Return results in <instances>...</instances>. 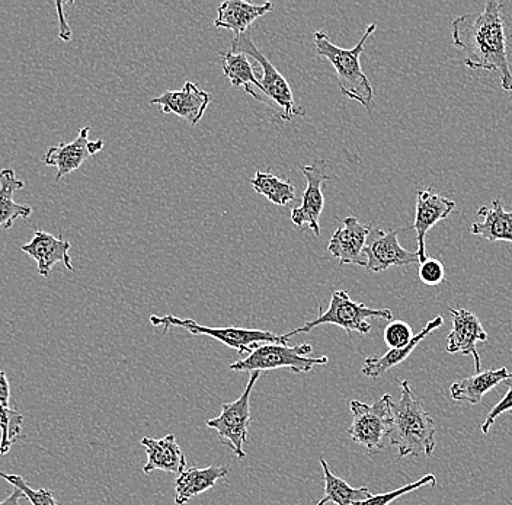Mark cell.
Returning a JSON list of instances; mask_svg holds the SVG:
<instances>
[{
    "label": "cell",
    "instance_id": "1",
    "mask_svg": "<svg viewBox=\"0 0 512 505\" xmlns=\"http://www.w3.org/2000/svg\"><path fill=\"white\" fill-rule=\"evenodd\" d=\"M504 8V3L489 0L483 11L454 19L451 33L454 46L464 53V65L473 70L498 73L501 88L512 92Z\"/></svg>",
    "mask_w": 512,
    "mask_h": 505
},
{
    "label": "cell",
    "instance_id": "2",
    "mask_svg": "<svg viewBox=\"0 0 512 505\" xmlns=\"http://www.w3.org/2000/svg\"><path fill=\"white\" fill-rule=\"evenodd\" d=\"M400 399L390 408L389 441L398 447L399 459L408 456H431L435 450V423L416 398L408 380H400Z\"/></svg>",
    "mask_w": 512,
    "mask_h": 505
},
{
    "label": "cell",
    "instance_id": "3",
    "mask_svg": "<svg viewBox=\"0 0 512 505\" xmlns=\"http://www.w3.org/2000/svg\"><path fill=\"white\" fill-rule=\"evenodd\" d=\"M376 28V24L368 25L366 33L358 41L357 46L350 50L335 46L329 40L328 34L323 31L315 33L316 53L334 66L336 76H338V85L344 97L360 102L367 110H370L371 104H373L374 91L366 73L361 69L360 57L366 49L368 38L374 34Z\"/></svg>",
    "mask_w": 512,
    "mask_h": 505
},
{
    "label": "cell",
    "instance_id": "4",
    "mask_svg": "<svg viewBox=\"0 0 512 505\" xmlns=\"http://www.w3.org/2000/svg\"><path fill=\"white\" fill-rule=\"evenodd\" d=\"M232 53L246 54L252 57L259 67H261V79L259 83L262 86V97H264V105L272 108L275 115L284 123H290L294 117H303L306 115L304 108L299 107L294 101L293 91L288 85L287 79L278 72L277 67L272 65L270 60L258 50L252 40L251 34H240L233 37Z\"/></svg>",
    "mask_w": 512,
    "mask_h": 505
},
{
    "label": "cell",
    "instance_id": "5",
    "mask_svg": "<svg viewBox=\"0 0 512 505\" xmlns=\"http://www.w3.org/2000/svg\"><path fill=\"white\" fill-rule=\"evenodd\" d=\"M313 347L310 344L288 347L283 344H259L245 359L230 364L229 369L238 373L270 372L288 369L293 373H310L316 366L328 364V357H309Z\"/></svg>",
    "mask_w": 512,
    "mask_h": 505
},
{
    "label": "cell",
    "instance_id": "6",
    "mask_svg": "<svg viewBox=\"0 0 512 505\" xmlns=\"http://www.w3.org/2000/svg\"><path fill=\"white\" fill-rule=\"evenodd\" d=\"M150 322L155 326H160L163 332H168L171 328H182L192 335H207L238 351L239 356L248 357L259 344H288L286 334L275 335L270 331H261V329H245L229 326V328H213V326H204L195 322L194 319H181L175 315L150 316Z\"/></svg>",
    "mask_w": 512,
    "mask_h": 505
},
{
    "label": "cell",
    "instance_id": "7",
    "mask_svg": "<svg viewBox=\"0 0 512 505\" xmlns=\"http://www.w3.org/2000/svg\"><path fill=\"white\" fill-rule=\"evenodd\" d=\"M370 318L386 319L392 321L393 313L390 309H371L363 303L354 302L350 294L344 290H335L332 292L331 303L326 312L320 310L319 316L313 321L307 322L300 328L287 332L286 337L290 340L294 335L307 334L313 328L320 325H335L345 329L348 335L352 332L358 334H370L371 324L368 322Z\"/></svg>",
    "mask_w": 512,
    "mask_h": 505
},
{
    "label": "cell",
    "instance_id": "8",
    "mask_svg": "<svg viewBox=\"0 0 512 505\" xmlns=\"http://www.w3.org/2000/svg\"><path fill=\"white\" fill-rule=\"evenodd\" d=\"M392 402V395L389 393L371 405L360 401L350 402L352 424L348 428V436L354 443L363 446L368 455L373 456L386 449L384 441L389 439Z\"/></svg>",
    "mask_w": 512,
    "mask_h": 505
},
{
    "label": "cell",
    "instance_id": "9",
    "mask_svg": "<svg viewBox=\"0 0 512 505\" xmlns=\"http://www.w3.org/2000/svg\"><path fill=\"white\" fill-rule=\"evenodd\" d=\"M259 376H261L259 372L251 373L240 398L235 402L223 404L222 414L206 423L208 428L217 431L220 440L233 450L238 459H245L246 456L243 444L248 440L249 427L252 423L251 395Z\"/></svg>",
    "mask_w": 512,
    "mask_h": 505
},
{
    "label": "cell",
    "instance_id": "10",
    "mask_svg": "<svg viewBox=\"0 0 512 505\" xmlns=\"http://www.w3.org/2000/svg\"><path fill=\"white\" fill-rule=\"evenodd\" d=\"M306 178V190L302 197V204L291 210V222L299 229H310L315 236L320 235L319 219L325 207L323 198V185L331 180L326 172V162L319 161L312 165L299 166Z\"/></svg>",
    "mask_w": 512,
    "mask_h": 505
},
{
    "label": "cell",
    "instance_id": "11",
    "mask_svg": "<svg viewBox=\"0 0 512 505\" xmlns=\"http://www.w3.org/2000/svg\"><path fill=\"white\" fill-rule=\"evenodd\" d=\"M409 229H412V226L405 229L389 230V232L380 229L371 230L366 248H364L367 270L380 273V271H386L393 267L421 264L418 252L406 251L399 244V233Z\"/></svg>",
    "mask_w": 512,
    "mask_h": 505
},
{
    "label": "cell",
    "instance_id": "12",
    "mask_svg": "<svg viewBox=\"0 0 512 505\" xmlns=\"http://www.w3.org/2000/svg\"><path fill=\"white\" fill-rule=\"evenodd\" d=\"M451 313L453 328L447 335V353L473 356L476 373H480V356L478 343H486L488 334L483 329L478 315L467 309H448Z\"/></svg>",
    "mask_w": 512,
    "mask_h": 505
},
{
    "label": "cell",
    "instance_id": "13",
    "mask_svg": "<svg viewBox=\"0 0 512 505\" xmlns=\"http://www.w3.org/2000/svg\"><path fill=\"white\" fill-rule=\"evenodd\" d=\"M211 94L203 91L197 83L187 82L179 91H166L160 97L152 99L150 104L159 105L165 114H175L194 127L203 120Z\"/></svg>",
    "mask_w": 512,
    "mask_h": 505
},
{
    "label": "cell",
    "instance_id": "14",
    "mask_svg": "<svg viewBox=\"0 0 512 505\" xmlns=\"http://www.w3.org/2000/svg\"><path fill=\"white\" fill-rule=\"evenodd\" d=\"M456 209V203L450 198L440 196L432 188L416 191V213L412 229L416 232L418 242V255L421 264L427 261V248H425V236L438 222L447 219Z\"/></svg>",
    "mask_w": 512,
    "mask_h": 505
},
{
    "label": "cell",
    "instance_id": "15",
    "mask_svg": "<svg viewBox=\"0 0 512 505\" xmlns=\"http://www.w3.org/2000/svg\"><path fill=\"white\" fill-rule=\"evenodd\" d=\"M371 230V225H363L357 217H347L329 241V254L334 255L341 265H360L366 268L364 248Z\"/></svg>",
    "mask_w": 512,
    "mask_h": 505
},
{
    "label": "cell",
    "instance_id": "16",
    "mask_svg": "<svg viewBox=\"0 0 512 505\" xmlns=\"http://www.w3.org/2000/svg\"><path fill=\"white\" fill-rule=\"evenodd\" d=\"M69 241L56 238L44 230H37L34 238L28 244L22 245V252L37 262V271L41 277L50 278L53 267L59 262L66 265L67 270L73 271L72 260H70Z\"/></svg>",
    "mask_w": 512,
    "mask_h": 505
},
{
    "label": "cell",
    "instance_id": "17",
    "mask_svg": "<svg viewBox=\"0 0 512 505\" xmlns=\"http://www.w3.org/2000/svg\"><path fill=\"white\" fill-rule=\"evenodd\" d=\"M89 131L91 127L80 129L78 137L70 143H60L57 146H51L44 155V163L47 166L57 168V175L54 182H59L62 178L78 171L80 166L91 158L89 152Z\"/></svg>",
    "mask_w": 512,
    "mask_h": 505
},
{
    "label": "cell",
    "instance_id": "18",
    "mask_svg": "<svg viewBox=\"0 0 512 505\" xmlns=\"http://www.w3.org/2000/svg\"><path fill=\"white\" fill-rule=\"evenodd\" d=\"M142 446L146 449L147 463L143 466L146 475L155 471L176 473L185 472L187 459L179 444L176 443L174 434H168L163 439H150L144 437Z\"/></svg>",
    "mask_w": 512,
    "mask_h": 505
},
{
    "label": "cell",
    "instance_id": "19",
    "mask_svg": "<svg viewBox=\"0 0 512 505\" xmlns=\"http://www.w3.org/2000/svg\"><path fill=\"white\" fill-rule=\"evenodd\" d=\"M271 9V2L264 3V5H252L243 0H226L217 9L214 25L217 28L233 31L235 37H238L240 34L248 33L249 27L254 24L256 19L264 17Z\"/></svg>",
    "mask_w": 512,
    "mask_h": 505
},
{
    "label": "cell",
    "instance_id": "20",
    "mask_svg": "<svg viewBox=\"0 0 512 505\" xmlns=\"http://www.w3.org/2000/svg\"><path fill=\"white\" fill-rule=\"evenodd\" d=\"M230 469L223 465H211L207 468H192L178 475L175 481V504L185 505L217 484L219 479L229 475Z\"/></svg>",
    "mask_w": 512,
    "mask_h": 505
},
{
    "label": "cell",
    "instance_id": "21",
    "mask_svg": "<svg viewBox=\"0 0 512 505\" xmlns=\"http://www.w3.org/2000/svg\"><path fill=\"white\" fill-rule=\"evenodd\" d=\"M510 379H512V373L508 372L507 367L476 373L475 376L466 377L460 382L453 383L450 386V395L454 401L478 405L486 393Z\"/></svg>",
    "mask_w": 512,
    "mask_h": 505
},
{
    "label": "cell",
    "instance_id": "22",
    "mask_svg": "<svg viewBox=\"0 0 512 505\" xmlns=\"http://www.w3.org/2000/svg\"><path fill=\"white\" fill-rule=\"evenodd\" d=\"M482 222H473L470 232L482 236L486 241L512 242V210H505L504 201L494 198L491 206H482L478 212Z\"/></svg>",
    "mask_w": 512,
    "mask_h": 505
},
{
    "label": "cell",
    "instance_id": "23",
    "mask_svg": "<svg viewBox=\"0 0 512 505\" xmlns=\"http://www.w3.org/2000/svg\"><path fill=\"white\" fill-rule=\"evenodd\" d=\"M25 182L18 180L14 169L5 168L0 171V230L12 229L16 220H28L32 216L31 206L18 204L15 193L24 190Z\"/></svg>",
    "mask_w": 512,
    "mask_h": 505
},
{
    "label": "cell",
    "instance_id": "24",
    "mask_svg": "<svg viewBox=\"0 0 512 505\" xmlns=\"http://www.w3.org/2000/svg\"><path fill=\"white\" fill-rule=\"evenodd\" d=\"M443 324V316H435L434 319H431V321L422 328V331H419V334L415 335L411 344L399 348V350H389L382 357H367L366 361H364L363 375L370 377V379H377V377L389 372L393 367L399 366V364H402L403 361L414 353L415 348L418 347L421 341H424V338H427L432 332L437 331Z\"/></svg>",
    "mask_w": 512,
    "mask_h": 505
},
{
    "label": "cell",
    "instance_id": "25",
    "mask_svg": "<svg viewBox=\"0 0 512 505\" xmlns=\"http://www.w3.org/2000/svg\"><path fill=\"white\" fill-rule=\"evenodd\" d=\"M223 57V73L232 86L242 88L246 94L251 95L256 101L264 104L262 86L256 78L254 66L246 54L219 53Z\"/></svg>",
    "mask_w": 512,
    "mask_h": 505
},
{
    "label": "cell",
    "instance_id": "26",
    "mask_svg": "<svg viewBox=\"0 0 512 505\" xmlns=\"http://www.w3.org/2000/svg\"><path fill=\"white\" fill-rule=\"evenodd\" d=\"M320 466L323 471V481H325V497L319 501L318 505H326L329 503L336 505H354L358 501L367 500L371 497L370 489L367 487L352 488L344 479L338 478L329 469L325 459L320 457Z\"/></svg>",
    "mask_w": 512,
    "mask_h": 505
},
{
    "label": "cell",
    "instance_id": "27",
    "mask_svg": "<svg viewBox=\"0 0 512 505\" xmlns=\"http://www.w3.org/2000/svg\"><path fill=\"white\" fill-rule=\"evenodd\" d=\"M251 184L256 193L268 198L275 206L284 207L296 201V187L293 182L280 180L271 172L256 171Z\"/></svg>",
    "mask_w": 512,
    "mask_h": 505
},
{
    "label": "cell",
    "instance_id": "28",
    "mask_svg": "<svg viewBox=\"0 0 512 505\" xmlns=\"http://www.w3.org/2000/svg\"><path fill=\"white\" fill-rule=\"evenodd\" d=\"M0 455H8L19 439H25L24 415L0 404Z\"/></svg>",
    "mask_w": 512,
    "mask_h": 505
},
{
    "label": "cell",
    "instance_id": "29",
    "mask_svg": "<svg viewBox=\"0 0 512 505\" xmlns=\"http://www.w3.org/2000/svg\"><path fill=\"white\" fill-rule=\"evenodd\" d=\"M435 484H437V478H435V475H432V473H428V475L422 476L419 481H415L412 482V484L405 485V487L395 489V491L371 495L367 500L358 501V503H355L354 505H390L393 501L403 497V495L409 494V492H414L416 489L427 487V485L435 487Z\"/></svg>",
    "mask_w": 512,
    "mask_h": 505
},
{
    "label": "cell",
    "instance_id": "30",
    "mask_svg": "<svg viewBox=\"0 0 512 505\" xmlns=\"http://www.w3.org/2000/svg\"><path fill=\"white\" fill-rule=\"evenodd\" d=\"M0 478L5 479V481L9 482L11 485H14V488L21 489L32 505H59L56 497H54L53 491H50V489L47 488H31L21 475H14V473H5L0 471Z\"/></svg>",
    "mask_w": 512,
    "mask_h": 505
},
{
    "label": "cell",
    "instance_id": "31",
    "mask_svg": "<svg viewBox=\"0 0 512 505\" xmlns=\"http://www.w3.org/2000/svg\"><path fill=\"white\" fill-rule=\"evenodd\" d=\"M414 331L411 326L403 321H392L384 328L383 338L384 344L390 350H399V348L406 347L414 340Z\"/></svg>",
    "mask_w": 512,
    "mask_h": 505
},
{
    "label": "cell",
    "instance_id": "32",
    "mask_svg": "<svg viewBox=\"0 0 512 505\" xmlns=\"http://www.w3.org/2000/svg\"><path fill=\"white\" fill-rule=\"evenodd\" d=\"M419 280L425 284V286H438V284L446 281V268L441 261L435 260V258H427V261L419 264Z\"/></svg>",
    "mask_w": 512,
    "mask_h": 505
},
{
    "label": "cell",
    "instance_id": "33",
    "mask_svg": "<svg viewBox=\"0 0 512 505\" xmlns=\"http://www.w3.org/2000/svg\"><path fill=\"white\" fill-rule=\"evenodd\" d=\"M512 411V385L508 388V392L505 393L504 398L495 405L494 408L489 411L488 417H486L485 423L482 424V433L488 434L491 430L492 425L498 420L501 415L507 414Z\"/></svg>",
    "mask_w": 512,
    "mask_h": 505
},
{
    "label": "cell",
    "instance_id": "34",
    "mask_svg": "<svg viewBox=\"0 0 512 505\" xmlns=\"http://www.w3.org/2000/svg\"><path fill=\"white\" fill-rule=\"evenodd\" d=\"M0 404L11 408V383L2 370H0Z\"/></svg>",
    "mask_w": 512,
    "mask_h": 505
},
{
    "label": "cell",
    "instance_id": "35",
    "mask_svg": "<svg viewBox=\"0 0 512 505\" xmlns=\"http://www.w3.org/2000/svg\"><path fill=\"white\" fill-rule=\"evenodd\" d=\"M66 5V3L63 2H57V18H59L60 22V33L59 37L62 38L64 41H70V38H72V30H70L69 25H67L66 17H64L63 12V6Z\"/></svg>",
    "mask_w": 512,
    "mask_h": 505
},
{
    "label": "cell",
    "instance_id": "36",
    "mask_svg": "<svg viewBox=\"0 0 512 505\" xmlns=\"http://www.w3.org/2000/svg\"><path fill=\"white\" fill-rule=\"evenodd\" d=\"M25 494L19 488H14L12 494L9 495L6 500H3L0 505H21V501L24 500Z\"/></svg>",
    "mask_w": 512,
    "mask_h": 505
},
{
    "label": "cell",
    "instance_id": "37",
    "mask_svg": "<svg viewBox=\"0 0 512 505\" xmlns=\"http://www.w3.org/2000/svg\"><path fill=\"white\" fill-rule=\"evenodd\" d=\"M104 142L102 140H95V142H89V152L94 156L96 153L101 152L104 149Z\"/></svg>",
    "mask_w": 512,
    "mask_h": 505
}]
</instances>
